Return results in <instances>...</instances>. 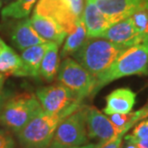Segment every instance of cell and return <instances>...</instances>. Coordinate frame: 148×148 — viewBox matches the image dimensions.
Masks as SVG:
<instances>
[{
  "instance_id": "484cf974",
  "label": "cell",
  "mask_w": 148,
  "mask_h": 148,
  "mask_svg": "<svg viewBox=\"0 0 148 148\" xmlns=\"http://www.w3.org/2000/svg\"><path fill=\"white\" fill-rule=\"evenodd\" d=\"M101 145V143H88L82 146H77V147H70V148H97Z\"/></svg>"
},
{
  "instance_id": "52a82bcc",
  "label": "cell",
  "mask_w": 148,
  "mask_h": 148,
  "mask_svg": "<svg viewBox=\"0 0 148 148\" xmlns=\"http://www.w3.org/2000/svg\"><path fill=\"white\" fill-rule=\"evenodd\" d=\"M57 79L81 100L95 94L96 79L74 59L66 57L62 61Z\"/></svg>"
},
{
  "instance_id": "ffe728a7",
  "label": "cell",
  "mask_w": 148,
  "mask_h": 148,
  "mask_svg": "<svg viewBox=\"0 0 148 148\" xmlns=\"http://www.w3.org/2000/svg\"><path fill=\"white\" fill-rule=\"evenodd\" d=\"M38 0H16L3 8L1 16L4 19L14 18L21 19L27 17L32 8Z\"/></svg>"
},
{
  "instance_id": "44dd1931",
  "label": "cell",
  "mask_w": 148,
  "mask_h": 148,
  "mask_svg": "<svg viewBox=\"0 0 148 148\" xmlns=\"http://www.w3.org/2000/svg\"><path fill=\"white\" fill-rule=\"evenodd\" d=\"M129 18L138 33L143 36H148V5L136 11Z\"/></svg>"
},
{
  "instance_id": "5bb4252c",
  "label": "cell",
  "mask_w": 148,
  "mask_h": 148,
  "mask_svg": "<svg viewBox=\"0 0 148 148\" xmlns=\"http://www.w3.org/2000/svg\"><path fill=\"white\" fill-rule=\"evenodd\" d=\"M30 21L34 30L45 41L55 42L58 45H61L67 36V33L64 30V28L55 20L38 14L35 12Z\"/></svg>"
},
{
  "instance_id": "603a6c76",
  "label": "cell",
  "mask_w": 148,
  "mask_h": 148,
  "mask_svg": "<svg viewBox=\"0 0 148 148\" xmlns=\"http://www.w3.org/2000/svg\"><path fill=\"white\" fill-rule=\"evenodd\" d=\"M16 143L11 135L10 132H7V130L0 128V148H14Z\"/></svg>"
},
{
  "instance_id": "3957f363",
  "label": "cell",
  "mask_w": 148,
  "mask_h": 148,
  "mask_svg": "<svg viewBox=\"0 0 148 148\" xmlns=\"http://www.w3.org/2000/svg\"><path fill=\"white\" fill-rule=\"evenodd\" d=\"M41 112L43 110L36 94L17 93L5 98L0 112V123L16 135Z\"/></svg>"
},
{
  "instance_id": "ac0fdd59",
  "label": "cell",
  "mask_w": 148,
  "mask_h": 148,
  "mask_svg": "<svg viewBox=\"0 0 148 148\" xmlns=\"http://www.w3.org/2000/svg\"><path fill=\"white\" fill-rule=\"evenodd\" d=\"M59 60V45L55 42H50L40 63V77L46 82H52L57 77L60 66Z\"/></svg>"
},
{
  "instance_id": "2e32d148",
  "label": "cell",
  "mask_w": 148,
  "mask_h": 148,
  "mask_svg": "<svg viewBox=\"0 0 148 148\" xmlns=\"http://www.w3.org/2000/svg\"><path fill=\"white\" fill-rule=\"evenodd\" d=\"M136 103V93L128 88H121L112 90L106 97L105 114H129L131 112Z\"/></svg>"
},
{
  "instance_id": "d6986e66",
  "label": "cell",
  "mask_w": 148,
  "mask_h": 148,
  "mask_svg": "<svg viewBox=\"0 0 148 148\" xmlns=\"http://www.w3.org/2000/svg\"><path fill=\"white\" fill-rule=\"evenodd\" d=\"M88 40L87 29H86L85 23L82 19H80L77 23L75 29L71 33L67 34L66 41L61 51V58L64 59L70 55H73L83 46V44Z\"/></svg>"
},
{
  "instance_id": "cb8c5ba5",
  "label": "cell",
  "mask_w": 148,
  "mask_h": 148,
  "mask_svg": "<svg viewBox=\"0 0 148 148\" xmlns=\"http://www.w3.org/2000/svg\"><path fill=\"white\" fill-rule=\"evenodd\" d=\"M125 134H126V132H121L120 134L115 136L111 140L101 144V145L97 148H121V143H122V140Z\"/></svg>"
},
{
  "instance_id": "f1b7e54d",
  "label": "cell",
  "mask_w": 148,
  "mask_h": 148,
  "mask_svg": "<svg viewBox=\"0 0 148 148\" xmlns=\"http://www.w3.org/2000/svg\"><path fill=\"white\" fill-rule=\"evenodd\" d=\"M6 98V96L3 93H0V112H1V108H2V104L4 102V100Z\"/></svg>"
},
{
  "instance_id": "4dcf8cb0",
  "label": "cell",
  "mask_w": 148,
  "mask_h": 148,
  "mask_svg": "<svg viewBox=\"0 0 148 148\" xmlns=\"http://www.w3.org/2000/svg\"><path fill=\"white\" fill-rule=\"evenodd\" d=\"M1 5H2V1L0 0V8H1Z\"/></svg>"
},
{
  "instance_id": "7a4b0ae2",
  "label": "cell",
  "mask_w": 148,
  "mask_h": 148,
  "mask_svg": "<svg viewBox=\"0 0 148 148\" xmlns=\"http://www.w3.org/2000/svg\"><path fill=\"white\" fill-rule=\"evenodd\" d=\"M148 74V38L126 49L96 80L95 93L109 83L131 75Z\"/></svg>"
},
{
  "instance_id": "30bf717a",
  "label": "cell",
  "mask_w": 148,
  "mask_h": 148,
  "mask_svg": "<svg viewBox=\"0 0 148 148\" xmlns=\"http://www.w3.org/2000/svg\"><path fill=\"white\" fill-rule=\"evenodd\" d=\"M93 2L112 23L127 18L148 5V0H93Z\"/></svg>"
},
{
  "instance_id": "8fae6325",
  "label": "cell",
  "mask_w": 148,
  "mask_h": 148,
  "mask_svg": "<svg viewBox=\"0 0 148 148\" xmlns=\"http://www.w3.org/2000/svg\"><path fill=\"white\" fill-rule=\"evenodd\" d=\"M99 38H106L112 42L122 44L131 47L136 44L143 42L148 38V36H143L136 30L129 17L117 21L111 25L107 30L100 35Z\"/></svg>"
},
{
  "instance_id": "83f0119b",
  "label": "cell",
  "mask_w": 148,
  "mask_h": 148,
  "mask_svg": "<svg viewBox=\"0 0 148 148\" xmlns=\"http://www.w3.org/2000/svg\"><path fill=\"white\" fill-rule=\"evenodd\" d=\"M125 148H138L134 143H130V141H126V146Z\"/></svg>"
},
{
  "instance_id": "9c48e42d",
  "label": "cell",
  "mask_w": 148,
  "mask_h": 148,
  "mask_svg": "<svg viewBox=\"0 0 148 148\" xmlns=\"http://www.w3.org/2000/svg\"><path fill=\"white\" fill-rule=\"evenodd\" d=\"M86 125L88 138L97 140L99 143H105L120 134L110 118L93 106L86 108Z\"/></svg>"
},
{
  "instance_id": "d4e9b609",
  "label": "cell",
  "mask_w": 148,
  "mask_h": 148,
  "mask_svg": "<svg viewBox=\"0 0 148 148\" xmlns=\"http://www.w3.org/2000/svg\"><path fill=\"white\" fill-rule=\"evenodd\" d=\"M130 143H134L138 146V148H148V138L141 140H133Z\"/></svg>"
},
{
  "instance_id": "4316f807",
  "label": "cell",
  "mask_w": 148,
  "mask_h": 148,
  "mask_svg": "<svg viewBox=\"0 0 148 148\" xmlns=\"http://www.w3.org/2000/svg\"><path fill=\"white\" fill-rule=\"evenodd\" d=\"M4 82H5V76L2 73H0V93H2L3 87H4Z\"/></svg>"
},
{
  "instance_id": "9a60e30c",
  "label": "cell",
  "mask_w": 148,
  "mask_h": 148,
  "mask_svg": "<svg viewBox=\"0 0 148 148\" xmlns=\"http://www.w3.org/2000/svg\"><path fill=\"white\" fill-rule=\"evenodd\" d=\"M0 73L6 76L29 77L21 57L0 37Z\"/></svg>"
},
{
  "instance_id": "277c9868",
  "label": "cell",
  "mask_w": 148,
  "mask_h": 148,
  "mask_svg": "<svg viewBox=\"0 0 148 148\" xmlns=\"http://www.w3.org/2000/svg\"><path fill=\"white\" fill-rule=\"evenodd\" d=\"M67 114L41 112L16 134L22 148H49L55 131Z\"/></svg>"
},
{
  "instance_id": "6da1fadb",
  "label": "cell",
  "mask_w": 148,
  "mask_h": 148,
  "mask_svg": "<svg viewBox=\"0 0 148 148\" xmlns=\"http://www.w3.org/2000/svg\"><path fill=\"white\" fill-rule=\"evenodd\" d=\"M128 48L103 38H88L73 57L97 80Z\"/></svg>"
},
{
  "instance_id": "f546056e",
  "label": "cell",
  "mask_w": 148,
  "mask_h": 148,
  "mask_svg": "<svg viewBox=\"0 0 148 148\" xmlns=\"http://www.w3.org/2000/svg\"><path fill=\"white\" fill-rule=\"evenodd\" d=\"M143 121H145V122H146V123L148 124V115H147V116H146L145 118H143Z\"/></svg>"
},
{
  "instance_id": "4fadbf2b",
  "label": "cell",
  "mask_w": 148,
  "mask_h": 148,
  "mask_svg": "<svg viewBox=\"0 0 148 148\" xmlns=\"http://www.w3.org/2000/svg\"><path fill=\"white\" fill-rule=\"evenodd\" d=\"M83 21L87 29L88 38H99L103 32L114 23L97 8L93 0H86Z\"/></svg>"
},
{
  "instance_id": "8992f818",
  "label": "cell",
  "mask_w": 148,
  "mask_h": 148,
  "mask_svg": "<svg viewBox=\"0 0 148 148\" xmlns=\"http://www.w3.org/2000/svg\"><path fill=\"white\" fill-rule=\"evenodd\" d=\"M86 108L87 105H82L59 124L49 148H70L88 144L90 138L86 125Z\"/></svg>"
},
{
  "instance_id": "ba28073f",
  "label": "cell",
  "mask_w": 148,
  "mask_h": 148,
  "mask_svg": "<svg viewBox=\"0 0 148 148\" xmlns=\"http://www.w3.org/2000/svg\"><path fill=\"white\" fill-rule=\"evenodd\" d=\"M36 96L43 112L50 114L69 115L83 105V100L60 83L38 88Z\"/></svg>"
},
{
  "instance_id": "7c38bea8",
  "label": "cell",
  "mask_w": 148,
  "mask_h": 148,
  "mask_svg": "<svg viewBox=\"0 0 148 148\" xmlns=\"http://www.w3.org/2000/svg\"><path fill=\"white\" fill-rule=\"evenodd\" d=\"M10 38L12 43L20 51H23L31 46L46 42L34 30L30 18L28 17L21 18L14 23L13 28L11 29Z\"/></svg>"
},
{
  "instance_id": "e0dca14e",
  "label": "cell",
  "mask_w": 148,
  "mask_h": 148,
  "mask_svg": "<svg viewBox=\"0 0 148 148\" xmlns=\"http://www.w3.org/2000/svg\"><path fill=\"white\" fill-rule=\"evenodd\" d=\"M50 41H46L42 44L31 46L21 51V57L23 64L26 67L29 77L38 78L40 77V66L42 61L43 55L48 48Z\"/></svg>"
},
{
  "instance_id": "5b68a950",
  "label": "cell",
  "mask_w": 148,
  "mask_h": 148,
  "mask_svg": "<svg viewBox=\"0 0 148 148\" xmlns=\"http://www.w3.org/2000/svg\"><path fill=\"white\" fill-rule=\"evenodd\" d=\"M34 12L55 20L69 34L83 17L84 0H38Z\"/></svg>"
},
{
  "instance_id": "7402d4cb",
  "label": "cell",
  "mask_w": 148,
  "mask_h": 148,
  "mask_svg": "<svg viewBox=\"0 0 148 148\" xmlns=\"http://www.w3.org/2000/svg\"><path fill=\"white\" fill-rule=\"evenodd\" d=\"M145 138H148V124L145 121L140 120L135 126L131 134L125 136L124 140H125V141H133L145 140Z\"/></svg>"
}]
</instances>
